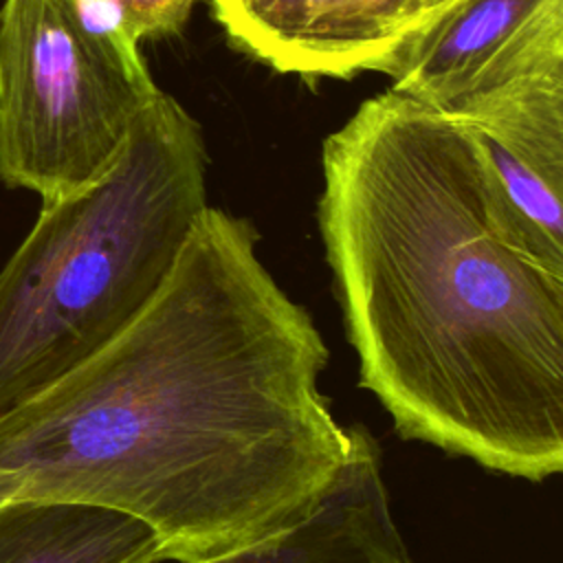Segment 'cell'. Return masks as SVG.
Here are the masks:
<instances>
[{
  "instance_id": "cell-6",
  "label": "cell",
  "mask_w": 563,
  "mask_h": 563,
  "mask_svg": "<svg viewBox=\"0 0 563 563\" xmlns=\"http://www.w3.org/2000/svg\"><path fill=\"white\" fill-rule=\"evenodd\" d=\"M227 37L275 73L394 77L427 33L413 0H209Z\"/></svg>"
},
{
  "instance_id": "cell-4",
  "label": "cell",
  "mask_w": 563,
  "mask_h": 563,
  "mask_svg": "<svg viewBox=\"0 0 563 563\" xmlns=\"http://www.w3.org/2000/svg\"><path fill=\"white\" fill-rule=\"evenodd\" d=\"M158 90L141 44L92 26L79 0H4L0 180L42 202L88 187Z\"/></svg>"
},
{
  "instance_id": "cell-2",
  "label": "cell",
  "mask_w": 563,
  "mask_h": 563,
  "mask_svg": "<svg viewBox=\"0 0 563 563\" xmlns=\"http://www.w3.org/2000/svg\"><path fill=\"white\" fill-rule=\"evenodd\" d=\"M317 222L358 385L405 440L541 484L563 471V275L501 233L477 154L394 90L321 150Z\"/></svg>"
},
{
  "instance_id": "cell-5",
  "label": "cell",
  "mask_w": 563,
  "mask_h": 563,
  "mask_svg": "<svg viewBox=\"0 0 563 563\" xmlns=\"http://www.w3.org/2000/svg\"><path fill=\"white\" fill-rule=\"evenodd\" d=\"M468 136L506 240L563 275V64L444 110Z\"/></svg>"
},
{
  "instance_id": "cell-7",
  "label": "cell",
  "mask_w": 563,
  "mask_h": 563,
  "mask_svg": "<svg viewBox=\"0 0 563 563\" xmlns=\"http://www.w3.org/2000/svg\"><path fill=\"white\" fill-rule=\"evenodd\" d=\"M563 64V0H462L411 48L394 92L433 110Z\"/></svg>"
},
{
  "instance_id": "cell-3",
  "label": "cell",
  "mask_w": 563,
  "mask_h": 563,
  "mask_svg": "<svg viewBox=\"0 0 563 563\" xmlns=\"http://www.w3.org/2000/svg\"><path fill=\"white\" fill-rule=\"evenodd\" d=\"M207 163L198 121L158 90L95 183L42 202L0 271V413L145 310L209 205Z\"/></svg>"
},
{
  "instance_id": "cell-12",
  "label": "cell",
  "mask_w": 563,
  "mask_h": 563,
  "mask_svg": "<svg viewBox=\"0 0 563 563\" xmlns=\"http://www.w3.org/2000/svg\"><path fill=\"white\" fill-rule=\"evenodd\" d=\"M20 499V482L11 471L0 468V508Z\"/></svg>"
},
{
  "instance_id": "cell-11",
  "label": "cell",
  "mask_w": 563,
  "mask_h": 563,
  "mask_svg": "<svg viewBox=\"0 0 563 563\" xmlns=\"http://www.w3.org/2000/svg\"><path fill=\"white\" fill-rule=\"evenodd\" d=\"M462 0H413L420 18L427 22V31L440 20L444 18L451 9H455Z\"/></svg>"
},
{
  "instance_id": "cell-8",
  "label": "cell",
  "mask_w": 563,
  "mask_h": 563,
  "mask_svg": "<svg viewBox=\"0 0 563 563\" xmlns=\"http://www.w3.org/2000/svg\"><path fill=\"white\" fill-rule=\"evenodd\" d=\"M350 431L339 479L301 523L211 563H416L391 512L380 444L363 424Z\"/></svg>"
},
{
  "instance_id": "cell-1",
  "label": "cell",
  "mask_w": 563,
  "mask_h": 563,
  "mask_svg": "<svg viewBox=\"0 0 563 563\" xmlns=\"http://www.w3.org/2000/svg\"><path fill=\"white\" fill-rule=\"evenodd\" d=\"M249 218L207 205L165 284L110 343L0 413L20 499L145 523L163 563H211L301 523L352 431L319 387L325 341Z\"/></svg>"
},
{
  "instance_id": "cell-9",
  "label": "cell",
  "mask_w": 563,
  "mask_h": 563,
  "mask_svg": "<svg viewBox=\"0 0 563 563\" xmlns=\"http://www.w3.org/2000/svg\"><path fill=\"white\" fill-rule=\"evenodd\" d=\"M0 563H163L152 530L92 504L18 499L0 508Z\"/></svg>"
},
{
  "instance_id": "cell-10",
  "label": "cell",
  "mask_w": 563,
  "mask_h": 563,
  "mask_svg": "<svg viewBox=\"0 0 563 563\" xmlns=\"http://www.w3.org/2000/svg\"><path fill=\"white\" fill-rule=\"evenodd\" d=\"M123 24L134 42L178 35L196 0H119Z\"/></svg>"
}]
</instances>
